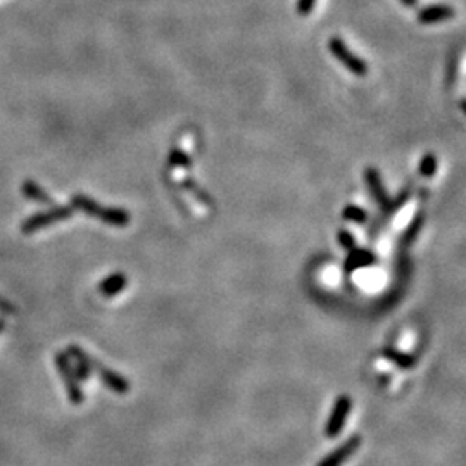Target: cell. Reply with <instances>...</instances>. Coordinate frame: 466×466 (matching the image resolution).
I'll return each instance as SVG.
<instances>
[{"label":"cell","instance_id":"15","mask_svg":"<svg viewBox=\"0 0 466 466\" xmlns=\"http://www.w3.org/2000/svg\"><path fill=\"white\" fill-rule=\"evenodd\" d=\"M168 161L169 166H173V168H188V166L192 164L191 158H188L183 151H180V149H173Z\"/></svg>","mask_w":466,"mask_h":466},{"label":"cell","instance_id":"3","mask_svg":"<svg viewBox=\"0 0 466 466\" xmlns=\"http://www.w3.org/2000/svg\"><path fill=\"white\" fill-rule=\"evenodd\" d=\"M352 408V401L349 395H341L335 401L334 409L330 413V418L326 421L325 425V437L328 439H335L341 435V432L344 430L345 421L349 418V413H351Z\"/></svg>","mask_w":466,"mask_h":466},{"label":"cell","instance_id":"11","mask_svg":"<svg viewBox=\"0 0 466 466\" xmlns=\"http://www.w3.org/2000/svg\"><path fill=\"white\" fill-rule=\"evenodd\" d=\"M125 287H126V276L123 275V273H116V275L109 276V278H106L104 282H102L101 292L104 295H108V297H112V295L121 292Z\"/></svg>","mask_w":466,"mask_h":466},{"label":"cell","instance_id":"19","mask_svg":"<svg viewBox=\"0 0 466 466\" xmlns=\"http://www.w3.org/2000/svg\"><path fill=\"white\" fill-rule=\"evenodd\" d=\"M401 2L406 5V8H415V5L418 4V0H401Z\"/></svg>","mask_w":466,"mask_h":466},{"label":"cell","instance_id":"16","mask_svg":"<svg viewBox=\"0 0 466 466\" xmlns=\"http://www.w3.org/2000/svg\"><path fill=\"white\" fill-rule=\"evenodd\" d=\"M409 195H411V191H409V188H406V191H402V194L399 195V197L395 199V201L389 202V204L384 208L385 211H387V214L391 216V214H394L395 211H399V209H401L402 206L406 204V201H408V199H409Z\"/></svg>","mask_w":466,"mask_h":466},{"label":"cell","instance_id":"7","mask_svg":"<svg viewBox=\"0 0 466 466\" xmlns=\"http://www.w3.org/2000/svg\"><path fill=\"white\" fill-rule=\"evenodd\" d=\"M456 11L451 5L445 4H434L428 8L419 9L418 12V23L421 25H437V23L447 21V19L454 18Z\"/></svg>","mask_w":466,"mask_h":466},{"label":"cell","instance_id":"4","mask_svg":"<svg viewBox=\"0 0 466 466\" xmlns=\"http://www.w3.org/2000/svg\"><path fill=\"white\" fill-rule=\"evenodd\" d=\"M58 368H59V373H61L62 380H64L66 389H68V395H69V399H71V402L76 406L82 404L83 392H82V387H79V380L76 378L75 371L71 369V366H69L68 359H66L64 354L58 356Z\"/></svg>","mask_w":466,"mask_h":466},{"label":"cell","instance_id":"2","mask_svg":"<svg viewBox=\"0 0 466 466\" xmlns=\"http://www.w3.org/2000/svg\"><path fill=\"white\" fill-rule=\"evenodd\" d=\"M328 49H330V52L334 54V58L337 59L341 64H344L354 76H365L366 73H368V66H366V62L363 61L359 56H356L354 52H352L351 49L345 45V42L342 38H339V36L330 38V42H328Z\"/></svg>","mask_w":466,"mask_h":466},{"label":"cell","instance_id":"17","mask_svg":"<svg viewBox=\"0 0 466 466\" xmlns=\"http://www.w3.org/2000/svg\"><path fill=\"white\" fill-rule=\"evenodd\" d=\"M339 238V244H341L342 249H345V251H352V249L356 247V238L354 235H352L349 230H341L337 235Z\"/></svg>","mask_w":466,"mask_h":466},{"label":"cell","instance_id":"8","mask_svg":"<svg viewBox=\"0 0 466 466\" xmlns=\"http://www.w3.org/2000/svg\"><path fill=\"white\" fill-rule=\"evenodd\" d=\"M92 368L97 369L101 380L104 382V384L108 385L112 392H116V394H128L130 382L126 380L123 375H119V373L112 371V369H109V368H104V366L99 365L97 361H92Z\"/></svg>","mask_w":466,"mask_h":466},{"label":"cell","instance_id":"12","mask_svg":"<svg viewBox=\"0 0 466 466\" xmlns=\"http://www.w3.org/2000/svg\"><path fill=\"white\" fill-rule=\"evenodd\" d=\"M424 225H425V214L424 212H418V214L411 219V223L408 225L406 232L402 233V244L404 245L413 244L415 238L418 237V233L421 232V228H424Z\"/></svg>","mask_w":466,"mask_h":466},{"label":"cell","instance_id":"18","mask_svg":"<svg viewBox=\"0 0 466 466\" xmlns=\"http://www.w3.org/2000/svg\"><path fill=\"white\" fill-rule=\"evenodd\" d=\"M315 5H316V0H297V12L301 16H308L309 12L315 9Z\"/></svg>","mask_w":466,"mask_h":466},{"label":"cell","instance_id":"14","mask_svg":"<svg viewBox=\"0 0 466 466\" xmlns=\"http://www.w3.org/2000/svg\"><path fill=\"white\" fill-rule=\"evenodd\" d=\"M419 175L424 176V178H430V176L435 175V171H437V158H435V154H432V152H428V154H425L424 158H421V161H419Z\"/></svg>","mask_w":466,"mask_h":466},{"label":"cell","instance_id":"5","mask_svg":"<svg viewBox=\"0 0 466 466\" xmlns=\"http://www.w3.org/2000/svg\"><path fill=\"white\" fill-rule=\"evenodd\" d=\"M359 444H361V437H359V435H352V437L347 439L344 444H341L337 449H334L330 454H326L325 458L318 463V466H342L356 451H358Z\"/></svg>","mask_w":466,"mask_h":466},{"label":"cell","instance_id":"6","mask_svg":"<svg viewBox=\"0 0 466 466\" xmlns=\"http://www.w3.org/2000/svg\"><path fill=\"white\" fill-rule=\"evenodd\" d=\"M365 182H366V186H368V191L371 192L375 202H377V204L384 209L385 206L391 202V197H389L384 183H382L378 169L373 168V166H368V168L365 169Z\"/></svg>","mask_w":466,"mask_h":466},{"label":"cell","instance_id":"9","mask_svg":"<svg viewBox=\"0 0 466 466\" xmlns=\"http://www.w3.org/2000/svg\"><path fill=\"white\" fill-rule=\"evenodd\" d=\"M373 262H377V258H375V254H373L371 251L354 247L351 252H349L347 259H345V271L352 273L359 268L371 266Z\"/></svg>","mask_w":466,"mask_h":466},{"label":"cell","instance_id":"13","mask_svg":"<svg viewBox=\"0 0 466 466\" xmlns=\"http://www.w3.org/2000/svg\"><path fill=\"white\" fill-rule=\"evenodd\" d=\"M342 216H344L345 221L356 223V225H363V223H366V219H368V214H366L365 209L359 208V206L356 204H349L347 208L342 211Z\"/></svg>","mask_w":466,"mask_h":466},{"label":"cell","instance_id":"10","mask_svg":"<svg viewBox=\"0 0 466 466\" xmlns=\"http://www.w3.org/2000/svg\"><path fill=\"white\" fill-rule=\"evenodd\" d=\"M384 356L389 359V361H392L395 366H399V368H402V369H409L416 365L415 356L406 354V352L397 351V349H392V347L384 349Z\"/></svg>","mask_w":466,"mask_h":466},{"label":"cell","instance_id":"1","mask_svg":"<svg viewBox=\"0 0 466 466\" xmlns=\"http://www.w3.org/2000/svg\"><path fill=\"white\" fill-rule=\"evenodd\" d=\"M75 206L82 209L83 212L90 216H95V218L102 219V221L109 223L112 226H126L130 223V214L125 209L118 208H102L97 202L90 201L85 195H76L75 197Z\"/></svg>","mask_w":466,"mask_h":466}]
</instances>
